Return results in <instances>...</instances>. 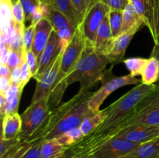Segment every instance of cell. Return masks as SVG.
<instances>
[{"label":"cell","instance_id":"54","mask_svg":"<svg viewBox=\"0 0 159 158\" xmlns=\"http://www.w3.org/2000/svg\"><path fill=\"white\" fill-rule=\"evenodd\" d=\"M12 1H15V0H12Z\"/></svg>","mask_w":159,"mask_h":158},{"label":"cell","instance_id":"31","mask_svg":"<svg viewBox=\"0 0 159 158\" xmlns=\"http://www.w3.org/2000/svg\"><path fill=\"white\" fill-rule=\"evenodd\" d=\"M34 142L19 143L9 152L0 158H23V155L32 147Z\"/></svg>","mask_w":159,"mask_h":158},{"label":"cell","instance_id":"19","mask_svg":"<svg viewBox=\"0 0 159 158\" xmlns=\"http://www.w3.org/2000/svg\"><path fill=\"white\" fill-rule=\"evenodd\" d=\"M112 39H113V36H112L111 29H110L109 16L107 15L103 19L99 29H98L96 40H95L94 45H93L95 50L98 54L104 55V53L107 50Z\"/></svg>","mask_w":159,"mask_h":158},{"label":"cell","instance_id":"15","mask_svg":"<svg viewBox=\"0 0 159 158\" xmlns=\"http://www.w3.org/2000/svg\"><path fill=\"white\" fill-rule=\"evenodd\" d=\"M61 51V50L58 35L55 31L53 30L49 40H48V44H47L46 47H45L44 50L43 51L41 57H40V62H39L38 72H37V75L34 77V78L39 77L44 73V71L49 68L50 65L57 58Z\"/></svg>","mask_w":159,"mask_h":158},{"label":"cell","instance_id":"24","mask_svg":"<svg viewBox=\"0 0 159 158\" xmlns=\"http://www.w3.org/2000/svg\"><path fill=\"white\" fill-rule=\"evenodd\" d=\"M12 0H0V26L1 33H4L14 21L12 13Z\"/></svg>","mask_w":159,"mask_h":158},{"label":"cell","instance_id":"9","mask_svg":"<svg viewBox=\"0 0 159 158\" xmlns=\"http://www.w3.org/2000/svg\"><path fill=\"white\" fill-rule=\"evenodd\" d=\"M110 10L111 9L107 5L99 1L87 11L83 20L79 25L86 44L94 45L98 29Z\"/></svg>","mask_w":159,"mask_h":158},{"label":"cell","instance_id":"42","mask_svg":"<svg viewBox=\"0 0 159 158\" xmlns=\"http://www.w3.org/2000/svg\"><path fill=\"white\" fill-rule=\"evenodd\" d=\"M71 2H72L75 8L76 11H77L78 14H79V18H80V21L82 22L84 16H85V13H86L87 12L85 1H84V0H71Z\"/></svg>","mask_w":159,"mask_h":158},{"label":"cell","instance_id":"21","mask_svg":"<svg viewBox=\"0 0 159 158\" xmlns=\"http://www.w3.org/2000/svg\"><path fill=\"white\" fill-rule=\"evenodd\" d=\"M51 6L63 13L75 29L80 24V18L71 0H52Z\"/></svg>","mask_w":159,"mask_h":158},{"label":"cell","instance_id":"17","mask_svg":"<svg viewBox=\"0 0 159 158\" xmlns=\"http://www.w3.org/2000/svg\"><path fill=\"white\" fill-rule=\"evenodd\" d=\"M144 24L142 19L135 10L133 4L129 0L123 10V22L120 33H136L142 25Z\"/></svg>","mask_w":159,"mask_h":158},{"label":"cell","instance_id":"3","mask_svg":"<svg viewBox=\"0 0 159 158\" xmlns=\"http://www.w3.org/2000/svg\"><path fill=\"white\" fill-rule=\"evenodd\" d=\"M108 64L110 61L106 56L98 54L93 45L85 44V49L73 71L60 82H63L67 87L74 82H79V91H89L99 81Z\"/></svg>","mask_w":159,"mask_h":158},{"label":"cell","instance_id":"45","mask_svg":"<svg viewBox=\"0 0 159 158\" xmlns=\"http://www.w3.org/2000/svg\"><path fill=\"white\" fill-rule=\"evenodd\" d=\"M0 113L2 119L7 115V100L4 94H0Z\"/></svg>","mask_w":159,"mask_h":158},{"label":"cell","instance_id":"4","mask_svg":"<svg viewBox=\"0 0 159 158\" xmlns=\"http://www.w3.org/2000/svg\"><path fill=\"white\" fill-rule=\"evenodd\" d=\"M130 125L159 126V86L158 85H156L154 91L141 100L133 114L123 122L116 132Z\"/></svg>","mask_w":159,"mask_h":158},{"label":"cell","instance_id":"38","mask_svg":"<svg viewBox=\"0 0 159 158\" xmlns=\"http://www.w3.org/2000/svg\"><path fill=\"white\" fill-rule=\"evenodd\" d=\"M26 62L29 65L33 77H35L39 70V61L32 50L26 52Z\"/></svg>","mask_w":159,"mask_h":158},{"label":"cell","instance_id":"22","mask_svg":"<svg viewBox=\"0 0 159 158\" xmlns=\"http://www.w3.org/2000/svg\"><path fill=\"white\" fill-rule=\"evenodd\" d=\"M69 147L62 145L56 139H44L41 145L42 158H60Z\"/></svg>","mask_w":159,"mask_h":158},{"label":"cell","instance_id":"12","mask_svg":"<svg viewBox=\"0 0 159 158\" xmlns=\"http://www.w3.org/2000/svg\"><path fill=\"white\" fill-rule=\"evenodd\" d=\"M47 18L51 22L53 29L58 35L61 50L65 51L72 38L75 29L63 13L54 9L51 6H50L49 14Z\"/></svg>","mask_w":159,"mask_h":158},{"label":"cell","instance_id":"30","mask_svg":"<svg viewBox=\"0 0 159 158\" xmlns=\"http://www.w3.org/2000/svg\"><path fill=\"white\" fill-rule=\"evenodd\" d=\"M20 2L24 12L25 24L26 23H30V25L33 15L40 4L39 0H20Z\"/></svg>","mask_w":159,"mask_h":158},{"label":"cell","instance_id":"52","mask_svg":"<svg viewBox=\"0 0 159 158\" xmlns=\"http://www.w3.org/2000/svg\"><path fill=\"white\" fill-rule=\"evenodd\" d=\"M125 1H127V2H128V1H129V0H125Z\"/></svg>","mask_w":159,"mask_h":158},{"label":"cell","instance_id":"40","mask_svg":"<svg viewBox=\"0 0 159 158\" xmlns=\"http://www.w3.org/2000/svg\"><path fill=\"white\" fill-rule=\"evenodd\" d=\"M103 3L109 6L111 9L124 10L126 5L128 2L125 0H100Z\"/></svg>","mask_w":159,"mask_h":158},{"label":"cell","instance_id":"11","mask_svg":"<svg viewBox=\"0 0 159 158\" xmlns=\"http://www.w3.org/2000/svg\"><path fill=\"white\" fill-rule=\"evenodd\" d=\"M125 139L137 143H144L159 138V126H147V125H130L121 129L109 137L108 139ZM107 139V140H108ZM105 142V141H104Z\"/></svg>","mask_w":159,"mask_h":158},{"label":"cell","instance_id":"44","mask_svg":"<svg viewBox=\"0 0 159 158\" xmlns=\"http://www.w3.org/2000/svg\"><path fill=\"white\" fill-rule=\"evenodd\" d=\"M12 83L9 77H0V94H6L8 90L10 88Z\"/></svg>","mask_w":159,"mask_h":158},{"label":"cell","instance_id":"28","mask_svg":"<svg viewBox=\"0 0 159 158\" xmlns=\"http://www.w3.org/2000/svg\"><path fill=\"white\" fill-rule=\"evenodd\" d=\"M84 136H85V135L82 133L81 128L78 127V128L73 129L63 133L56 139L61 144L65 146V147H70L75 144L77 142H79Z\"/></svg>","mask_w":159,"mask_h":158},{"label":"cell","instance_id":"34","mask_svg":"<svg viewBox=\"0 0 159 158\" xmlns=\"http://www.w3.org/2000/svg\"><path fill=\"white\" fill-rule=\"evenodd\" d=\"M26 60V54H20L16 51L11 50L9 59L7 61V66L12 71L15 68L21 66L22 64Z\"/></svg>","mask_w":159,"mask_h":158},{"label":"cell","instance_id":"51","mask_svg":"<svg viewBox=\"0 0 159 158\" xmlns=\"http://www.w3.org/2000/svg\"><path fill=\"white\" fill-rule=\"evenodd\" d=\"M71 158H75V157H73V154H72V156H71ZM87 158H91V157H87ZM121 158H123V157H121Z\"/></svg>","mask_w":159,"mask_h":158},{"label":"cell","instance_id":"23","mask_svg":"<svg viewBox=\"0 0 159 158\" xmlns=\"http://www.w3.org/2000/svg\"><path fill=\"white\" fill-rule=\"evenodd\" d=\"M141 83L147 85H155L159 79V63L156 58L151 57L148 58L141 74Z\"/></svg>","mask_w":159,"mask_h":158},{"label":"cell","instance_id":"10","mask_svg":"<svg viewBox=\"0 0 159 158\" xmlns=\"http://www.w3.org/2000/svg\"><path fill=\"white\" fill-rule=\"evenodd\" d=\"M63 53L64 51H61L57 58L50 65L49 68L44 71V73L39 77L34 78L37 81V86H36L31 102H37L43 99H48L51 90L53 89L55 85L57 77L60 71Z\"/></svg>","mask_w":159,"mask_h":158},{"label":"cell","instance_id":"49","mask_svg":"<svg viewBox=\"0 0 159 158\" xmlns=\"http://www.w3.org/2000/svg\"><path fill=\"white\" fill-rule=\"evenodd\" d=\"M72 154H73L72 149H71V147H69V149H68V150L65 152V154H64L63 156L60 158H71V156H72Z\"/></svg>","mask_w":159,"mask_h":158},{"label":"cell","instance_id":"35","mask_svg":"<svg viewBox=\"0 0 159 158\" xmlns=\"http://www.w3.org/2000/svg\"><path fill=\"white\" fill-rule=\"evenodd\" d=\"M13 7H12V13H13V19L17 24L25 25V15L23 12V7L20 3V0L12 1Z\"/></svg>","mask_w":159,"mask_h":158},{"label":"cell","instance_id":"18","mask_svg":"<svg viewBox=\"0 0 159 158\" xmlns=\"http://www.w3.org/2000/svg\"><path fill=\"white\" fill-rule=\"evenodd\" d=\"M22 129L21 116L18 112L9 113L2 119L1 136L6 139L17 138Z\"/></svg>","mask_w":159,"mask_h":158},{"label":"cell","instance_id":"37","mask_svg":"<svg viewBox=\"0 0 159 158\" xmlns=\"http://www.w3.org/2000/svg\"><path fill=\"white\" fill-rule=\"evenodd\" d=\"M43 139H38L34 141L32 147L23 155V158H42L41 145Z\"/></svg>","mask_w":159,"mask_h":158},{"label":"cell","instance_id":"29","mask_svg":"<svg viewBox=\"0 0 159 158\" xmlns=\"http://www.w3.org/2000/svg\"><path fill=\"white\" fill-rule=\"evenodd\" d=\"M110 29L112 31L113 38L116 37L120 33L123 22V10L111 9L108 14Z\"/></svg>","mask_w":159,"mask_h":158},{"label":"cell","instance_id":"43","mask_svg":"<svg viewBox=\"0 0 159 158\" xmlns=\"http://www.w3.org/2000/svg\"><path fill=\"white\" fill-rule=\"evenodd\" d=\"M10 81L12 85L20 86L21 85V66L16 67L11 71Z\"/></svg>","mask_w":159,"mask_h":158},{"label":"cell","instance_id":"20","mask_svg":"<svg viewBox=\"0 0 159 158\" xmlns=\"http://www.w3.org/2000/svg\"><path fill=\"white\" fill-rule=\"evenodd\" d=\"M123 158H159V138L141 144Z\"/></svg>","mask_w":159,"mask_h":158},{"label":"cell","instance_id":"14","mask_svg":"<svg viewBox=\"0 0 159 158\" xmlns=\"http://www.w3.org/2000/svg\"><path fill=\"white\" fill-rule=\"evenodd\" d=\"M53 30L54 29L52 27V25L48 18L42 19L36 25L32 51L35 54L39 62H40L42 53L48 44Z\"/></svg>","mask_w":159,"mask_h":158},{"label":"cell","instance_id":"46","mask_svg":"<svg viewBox=\"0 0 159 158\" xmlns=\"http://www.w3.org/2000/svg\"><path fill=\"white\" fill-rule=\"evenodd\" d=\"M11 71L5 64H0V77H6L10 78Z\"/></svg>","mask_w":159,"mask_h":158},{"label":"cell","instance_id":"36","mask_svg":"<svg viewBox=\"0 0 159 158\" xmlns=\"http://www.w3.org/2000/svg\"><path fill=\"white\" fill-rule=\"evenodd\" d=\"M19 143H20V139L18 137L12 139H6L2 136H1L0 138V157L10 151Z\"/></svg>","mask_w":159,"mask_h":158},{"label":"cell","instance_id":"33","mask_svg":"<svg viewBox=\"0 0 159 158\" xmlns=\"http://www.w3.org/2000/svg\"><path fill=\"white\" fill-rule=\"evenodd\" d=\"M36 25L30 24L26 26L23 32V43L26 52L32 50L33 43H34V32H35Z\"/></svg>","mask_w":159,"mask_h":158},{"label":"cell","instance_id":"32","mask_svg":"<svg viewBox=\"0 0 159 158\" xmlns=\"http://www.w3.org/2000/svg\"><path fill=\"white\" fill-rule=\"evenodd\" d=\"M17 34V26L16 23L14 20L9 27L6 29L4 33H0V40H2L5 43V44L10 48L11 45L13 43L14 40L16 39Z\"/></svg>","mask_w":159,"mask_h":158},{"label":"cell","instance_id":"16","mask_svg":"<svg viewBox=\"0 0 159 158\" xmlns=\"http://www.w3.org/2000/svg\"><path fill=\"white\" fill-rule=\"evenodd\" d=\"M144 25L148 28L155 44L159 43V0H148L145 13L142 18Z\"/></svg>","mask_w":159,"mask_h":158},{"label":"cell","instance_id":"48","mask_svg":"<svg viewBox=\"0 0 159 158\" xmlns=\"http://www.w3.org/2000/svg\"><path fill=\"white\" fill-rule=\"evenodd\" d=\"M85 1V7H86V10L88 11L89 9L91 6H93V5L95 4L97 2L100 1V0H84Z\"/></svg>","mask_w":159,"mask_h":158},{"label":"cell","instance_id":"1","mask_svg":"<svg viewBox=\"0 0 159 158\" xmlns=\"http://www.w3.org/2000/svg\"><path fill=\"white\" fill-rule=\"evenodd\" d=\"M156 85L141 83L121 96L119 99L104 108L105 118L102 123L90 134L84 136L73 147L79 150H88L107 140L127 118L133 114L138 104L149 93L155 89Z\"/></svg>","mask_w":159,"mask_h":158},{"label":"cell","instance_id":"26","mask_svg":"<svg viewBox=\"0 0 159 158\" xmlns=\"http://www.w3.org/2000/svg\"><path fill=\"white\" fill-rule=\"evenodd\" d=\"M104 118H105V113L103 109L99 110L97 112L93 113V115L85 118L80 125L81 129L85 136L93 133L102 123V121L104 120Z\"/></svg>","mask_w":159,"mask_h":158},{"label":"cell","instance_id":"7","mask_svg":"<svg viewBox=\"0 0 159 158\" xmlns=\"http://www.w3.org/2000/svg\"><path fill=\"white\" fill-rule=\"evenodd\" d=\"M51 112L48 99L31 102L20 115L22 129L18 136L20 142L26 143L42 126Z\"/></svg>","mask_w":159,"mask_h":158},{"label":"cell","instance_id":"6","mask_svg":"<svg viewBox=\"0 0 159 158\" xmlns=\"http://www.w3.org/2000/svg\"><path fill=\"white\" fill-rule=\"evenodd\" d=\"M113 66L114 65H112L110 68L103 71L99 80L101 81V87L98 91H95L94 95L90 99L89 106L93 112H99L105 99L119 88L128 85H138L141 83V79H138L131 74L116 76L113 73Z\"/></svg>","mask_w":159,"mask_h":158},{"label":"cell","instance_id":"53","mask_svg":"<svg viewBox=\"0 0 159 158\" xmlns=\"http://www.w3.org/2000/svg\"><path fill=\"white\" fill-rule=\"evenodd\" d=\"M144 1H148V0H144Z\"/></svg>","mask_w":159,"mask_h":158},{"label":"cell","instance_id":"47","mask_svg":"<svg viewBox=\"0 0 159 158\" xmlns=\"http://www.w3.org/2000/svg\"><path fill=\"white\" fill-rule=\"evenodd\" d=\"M151 57H155V58H156L159 63V43L158 44H155L153 49H152V54H151ZM155 85L159 86V79H158V82H157Z\"/></svg>","mask_w":159,"mask_h":158},{"label":"cell","instance_id":"39","mask_svg":"<svg viewBox=\"0 0 159 158\" xmlns=\"http://www.w3.org/2000/svg\"><path fill=\"white\" fill-rule=\"evenodd\" d=\"M33 77V74L31 73L30 69L29 68L26 60L23 62L21 64V85H20V88L23 89L25 85L29 82L30 79Z\"/></svg>","mask_w":159,"mask_h":158},{"label":"cell","instance_id":"25","mask_svg":"<svg viewBox=\"0 0 159 158\" xmlns=\"http://www.w3.org/2000/svg\"><path fill=\"white\" fill-rule=\"evenodd\" d=\"M23 91V89L18 85H12L6 93L5 96L7 100V114L18 112V108Z\"/></svg>","mask_w":159,"mask_h":158},{"label":"cell","instance_id":"8","mask_svg":"<svg viewBox=\"0 0 159 158\" xmlns=\"http://www.w3.org/2000/svg\"><path fill=\"white\" fill-rule=\"evenodd\" d=\"M85 44L86 43H85L82 30L79 26H78L73 34L71 41L69 42L63 53L60 71H59L58 76H57V81L54 85L65 79L73 71L85 49Z\"/></svg>","mask_w":159,"mask_h":158},{"label":"cell","instance_id":"41","mask_svg":"<svg viewBox=\"0 0 159 158\" xmlns=\"http://www.w3.org/2000/svg\"><path fill=\"white\" fill-rule=\"evenodd\" d=\"M10 52V48L6 46L2 40H0V63L7 64Z\"/></svg>","mask_w":159,"mask_h":158},{"label":"cell","instance_id":"13","mask_svg":"<svg viewBox=\"0 0 159 158\" xmlns=\"http://www.w3.org/2000/svg\"><path fill=\"white\" fill-rule=\"evenodd\" d=\"M134 35V33H121L112 39L110 45L104 53V56L107 57L112 65L124 62L126 50Z\"/></svg>","mask_w":159,"mask_h":158},{"label":"cell","instance_id":"27","mask_svg":"<svg viewBox=\"0 0 159 158\" xmlns=\"http://www.w3.org/2000/svg\"><path fill=\"white\" fill-rule=\"evenodd\" d=\"M148 59L143 57H130L124 59V63L130 71V74L134 77L141 75Z\"/></svg>","mask_w":159,"mask_h":158},{"label":"cell","instance_id":"5","mask_svg":"<svg viewBox=\"0 0 159 158\" xmlns=\"http://www.w3.org/2000/svg\"><path fill=\"white\" fill-rule=\"evenodd\" d=\"M142 143L130 142L121 139H110L88 150H79L70 147L75 158H121Z\"/></svg>","mask_w":159,"mask_h":158},{"label":"cell","instance_id":"2","mask_svg":"<svg viewBox=\"0 0 159 158\" xmlns=\"http://www.w3.org/2000/svg\"><path fill=\"white\" fill-rule=\"evenodd\" d=\"M95 91H79L72 99L51 112L42 126L26 142L55 139L69 130L80 127L84 119L93 115L89 106Z\"/></svg>","mask_w":159,"mask_h":158},{"label":"cell","instance_id":"50","mask_svg":"<svg viewBox=\"0 0 159 158\" xmlns=\"http://www.w3.org/2000/svg\"><path fill=\"white\" fill-rule=\"evenodd\" d=\"M51 2H52V0H39L40 3H44V4L48 5V6H51Z\"/></svg>","mask_w":159,"mask_h":158}]
</instances>
